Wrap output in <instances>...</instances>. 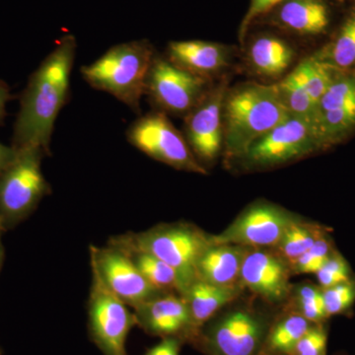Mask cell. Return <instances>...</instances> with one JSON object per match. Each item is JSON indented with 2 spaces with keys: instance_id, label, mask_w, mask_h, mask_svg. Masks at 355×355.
<instances>
[{
  "instance_id": "15",
  "label": "cell",
  "mask_w": 355,
  "mask_h": 355,
  "mask_svg": "<svg viewBox=\"0 0 355 355\" xmlns=\"http://www.w3.org/2000/svg\"><path fill=\"white\" fill-rule=\"evenodd\" d=\"M137 326L161 338H181L193 343L197 336L190 309L181 294L167 293L133 309Z\"/></svg>"
},
{
  "instance_id": "26",
  "label": "cell",
  "mask_w": 355,
  "mask_h": 355,
  "mask_svg": "<svg viewBox=\"0 0 355 355\" xmlns=\"http://www.w3.org/2000/svg\"><path fill=\"white\" fill-rule=\"evenodd\" d=\"M280 98L289 113L303 118L314 119L317 106L308 94L304 86L293 73L284 77L280 83L275 84Z\"/></svg>"
},
{
  "instance_id": "8",
  "label": "cell",
  "mask_w": 355,
  "mask_h": 355,
  "mask_svg": "<svg viewBox=\"0 0 355 355\" xmlns=\"http://www.w3.org/2000/svg\"><path fill=\"white\" fill-rule=\"evenodd\" d=\"M324 149L327 147L312 119L291 114L254 141L240 158L251 167L268 168L286 164Z\"/></svg>"
},
{
  "instance_id": "32",
  "label": "cell",
  "mask_w": 355,
  "mask_h": 355,
  "mask_svg": "<svg viewBox=\"0 0 355 355\" xmlns=\"http://www.w3.org/2000/svg\"><path fill=\"white\" fill-rule=\"evenodd\" d=\"M286 0H251L249 8L240 27V41H243L246 37L250 26L257 18L270 12L275 7L280 6Z\"/></svg>"
},
{
  "instance_id": "30",
  "label": "cell",
  "mask_w": 355,
  "mask_h": 355,
  "mask_svg": "<svg viewBox=\"0 0 355 355\" xmlns=\"http://www.w3.org/2000/svg\"><path fill=\"white\" fill-rule=\"evenodd\" d=\"M315 275L319 282V286L323 289L336 286L355 277L349 261L343 258V254L338 250L331 254L330 258Z\"/></svg>"
},
{
  "instance_id": "24",
  "label": "cell",
  "mask_w": 355,
  "mask_h": 355,
  "mask_svg": "<svg viewBox=\"0 0 355 355\" xmlns=\"http://www.w3.org/2000/svg\"><path fill=\"white\" fill-rule=\"evenodd\" d=\"M121 250L130 254L139 272L157 291L163 293H178L182 295L183 286L174 268L153 254L132 250Z\"/></svg>"
},
{
  "instance_id": "5",
  "label": "cell",
  "mask_w": 355,
  "mask_h": 355,
  "mask_svg": "<svg viewBox=\"0 0 355 355\" xmlns=\"http://www.w3.org/2000/svg\"><path fill=\"white\" fill-rule=\"evenodd\" d=\"M275 321L253 308L233 307L203 324L193 343L205 355H263Z\"/></svg>"
},
{
  "instance_id": "34",
  "label": "cell",
  "mask_w": 355,
  "mask_h": 355,
  "mask_svg": "<svg viewBox=\"0 0 355 355\" xmlns=\"http://www.w3.org/2000/svg\"><path fill=\"white\" fill-rule=\"evenodd\" d=\"M11 95L10 87L6 81L0 79V125H3L6 118V106L10 100L13 99Z\"/></svg>"
},
{
  "instance_id": "9",
  "label": "cell",
  "mask_w": 355,
  "mask_h": 355,
  "mask_svg": "<svg viewBox=\"0 0 355 355\" xmlns=\"http://www.w3.org/2000/svg\"><path fill=\"white\" fill-rule=\"evenodd\" d=\"M210 88L209 79L180 69L155 55L147 76L146 95L155 111L187 116Z\"/></svg>"
},
{
  "instance_id": "29",
  "label": "cell",
  "mask_w": 355,
  "mask_h": 355,
  "mask_svg": "<svg viewBox=\"0 0 355 355\" xmlns=\"http://www.w3.org/2000/svg\"><path fill=\"white\" fill-rule=\"evenodd\" d=\"M330 233L318 240L311 249L303 254L291 266L294 275H315L336 251Z\"/></svg>"
},
{
  "instance_id": "28",
  "label": "cell",
  "mask_w": 355,
  "mask_h": 355,
  "mask_svg": "<svg viewBox=\"0 0 355 355\" xmlns=\"http://www.w3.org/2000/svg\"><path fill=\"white\" fill-rule=\"evenodd\" d=\"M323 295L324 308L329 318L352 316L355 304V277L323 289Z\"/></svg>"
},
{
  "instance_id": "19",
  "label": "cell",
  "mask_w": 355,
  "mask_h": 355,
  "mask_svg": "<svg viewBox=\"0 0 355 355\" xmlns=\"http://www.w3.org/2000/svg\"><path fill=\"white\" fill-rule=\"evenodd\" d=\"M277 22L300 35H319L330 23L328 7L323 0H286L280 4Z\"/></svg>"
},
{
  "instance_id": "31",
  "label": "cell",
  "mask_w": 355,
  "mask_h": 355,
  "mask_svg": "<svg viewBox=\"0 0 355 355\" xmlns=\"http://www.w3.org/2000/svg\"><path fill=\"white\" fill-rule=\"evenodd\" d=\"M328 335L327 323L313 324L288 355H327Z\"/></svg>"
},
{
  "instance_id": "7",
  "label": "cell",
  "mask_w": 355,
  "mask_h": 355,
  "mask_svg": "<svg viewBox=\"0 0 355 355\" xmlns=\"http://www.w3.org/2000/svg\"><path fill=\"white\" fill-rule=\"evenodd\" d=\"M127 139L132 146L159 162L180 171L207 174L183 133L162 112H150L133 121L128 128Z\"/></svg>"
},
{
  "instance_id": "10",
  "label": "cell",
  "mask_w": 355,
  "mask_h": 355,
  "mask_svg": "<svg viewBox=\"0 0 355 355\" xmlns=\"http://www.w3.org/2000/svg\"><path fill=\"white\" fill-rule=\"evenodd\" d=\"M88 320L91 336L104 355H127L125 343L130 330L137 326V318L93 270Z\"/></svg>"
},
{
  "instance_id": "12",
  "label": "cell",
  "mask_w": 355,
  "mask_h": 355,
  "mask_svg": "<svg viewBox=\"0 0 355 355\" xmlns=\"http://www.w3.org/2000/svg\"><path fill=\"white\" fill-rule=\"evenodd\" d=\"M91 270L114 296L130 308L163 295L147 282L127 252L109 244L90 247Z\"/></svg>"
},
{
  "instance_id": "17",
  "label": "cell",
  "mask_w": 355,
  "mask_h": 355,
  "mask_svg": "<svg viewBox=\"0 0 355 355\" xmlns=\"http://www.w3.org/2000/svg\"><path fill=\"white\" fill-rule=\"evenodd\" d=\"M250 248L229 244H210L197 268V279L218 286H238L245 254Z\"/></svg>"
},
{
  "instance_id": "14",
  "label": "cell",
  "mask_w": 355,
  "mask_h": 355,
  "mask_svg": "<svg viewBox=\"0 0 355 355\" xmlns=\"http://www.w3.org/2000/svg\"><path fill=\"white\" fill-rule=\"evenodd\" d=\"M291 268L279 254L266 249H248L240 284L272 304H279L291 292Z\"/></svg>"
},
{
  "instance_id": "6",
  "label": "cell",
  "mask_w": 355,
  "mask_h": 355,
  "mask_svg": "<svg viewBox=\"0 0 355 355\" xmlns=\"http://www.w3.org/2000/svg\"><path fill=\"white\" fill-rule=\"evenodd\" d=\"M46 154L40 147L17 150L15 158L0 174V227L9 230L27 218L51 193L42 172Z\"/></svg>"
},
{
  "instance_id": "16",
  "label": "cell",
  "mask_w": 355,
  "mask_h": 355,
  "mask_svg": "<svg viewBox=\"0 0 355 355\" xmlns=\"http://www.w3.org/2000/svg\"><path fill=\"white\" fill-rule=\"evenodd\" d=\"M166 58L180 69L209 79L228 64L229 51L210 42H171Z\"/></svg>"
},
{
  "instance_id": "1",
  "label": "cell",
  "mask_w": 355,
  "mask_h": 355,
  "mask_svg": "<svg viewBox=\"0 0 355 355\" xmlns=\"http://www.w3.org/2000/svg\"><path fill=\"white\" fill-rule=\"evenodd\" d=\"M76 50V38L65 35L30 76L14 123L11 146L15 150L40 147L50 154L55 121L69 102Z\"/></svg>"
},
{
  "instance_id": "2",
  "label": "cell",
  "mask_w": 355,
  "mask_h": 355,
  "mask_svg": "<svg viewBox=\"0 0 355 355\" xmlns=\"http://www.w3.org/2000/svg\"><path fill=\"white\" fill-rule=\"evenodd\" d=\"M289 114L275 84L249 83L227 91L222 119L228 157H241L254 141Z\"/></svg>"
},
{
  "instance_id": "23",
  "label": "cell",
  "mask_w": 355,
  "mask_h": 355,
  "mask_svg": "<svg viewBox=\"0 0 355 355\" xmlns=\"http://www.w3.org/2000/svg\"><path fill=\"white\" fill-rule=\"evenodd\" d=\"M313 323L293 312L273 322L263 355H288Z\"/></svg>"
},
{
  "instance_id": "18",
  "label": "cell",
  "mask_w": 355,
  "mask_h": 355,
  "mask_svg": "<svg viewBox=\"0 0 355 355\" xmlns=\"http://www.w3.org/2000/svg\"><path fill=\"white\" fill-rule=\"evenodd\" d=\"M239 294L238 286H218L196 279L182 296L190 309L197 334L203 324L231 304Z\"/></svg>"
},
{
  "instance_id": "22",
  "label": "cell",
  "mask_w": 355,
  "mask_h": 355,
  "mask_svg": "<svg viewBox=\"0 0 355 355\" xmlns=\"http://www.w3.org/2000/svg\"><path fill=\"white\" fill-rule=\"evenodd\" d=\"M331 232V228L314 222L300 221L296 219L287 228L284 237L277 245L280 257L291 266L305 254L313 245L324 235Z\"/></svg>"
},
{
  "instance_id": "36",
  "label": "cell",
  "mask_w": 355,
  "mask_h": 355,
  "mask_svg": "<svg viewBox=\"0 0 355 355\" xmlns=\"http://www.w3.org/2000/svg\"><path fill=\"white\" fill-rule=\"evenodd\" d=\"M3 230L0 227V268H1L2 261H3V246H2L1 235Z\"/></svg>"
},
{
  "instance_id": "21",
  "label": "cell",
  "mask_w": 355,
  "mask_h": 355,
  "mask_svg": "<svg viewBox=\"0 0 355 355\" xmlns=\"http://www.w3.org/2000/svg\"><path fill=\"white\" fill-rule=\"evenodd\" d=\"M313 57L336 71L355 69V12L345 19L333 41Z\"/></svg>"
},
{
  "instance_id": "3",
  "label": "cell",
  "mask_w": 355,
  "mask_h": 355,
  "mask_svg": "<svg viewBox=\"0 0 355 355\" xmlns=\"http://www.w3.org/2000/svg\"><path fill=\"white\" fill-rule=\"evenodd\" d=\"M155 55L146 40L116 44L92 64L81 67V74L91 87L109 93L139 114Z\"/></svg>"
},
{
  "instance_id": "27",
  "label": "cell",
  "mask_w": 355,
  "mask_h": 355,
  "mask_svg": "<svg viewBox=\"0 0 355 355\" xmlns=\"http://www.w3.org/2000/svg\"><path fill=\"white\" fill-rule=\"evenodd\" d=\"M294 312L304 317L313 324L327 323L330 318L324 308L323 289L313 284L299 287L296 291Z\"/></svg>"
},
{
  "instance_id": "4",
  "label": "cell",
  "mask_w": 355,
  "mask_h": 355,
  "mask_svg": "<svg viewBox=\"0 0 355 355\" xmlns=\"http://www.w3.org/2000/svg\"><path fill=\"white\" fill-rule=\"evenodd\" d=\"M109 244L121 249L150 254L174 268L183 293L197 279L198 261L211 244L210 235L193 224H160L139 233L112 238ZM182 293V294H183Z\"/></svg>"
},
{
  "instance_id": "20",
  "label": "cell",
  "mask_w": 355,
  "mask_h": 355,
  "mask_svg": "<svg viewBox=\"0 0 355 355\" xmlns=\"http://www.w3.org/2000/svg\"><path fill=\"white\" fill-rule=\"evenodd\" d=\"M293 49L277 37L261 36L254 40L248 51V60L260 76H282L291 67L294 58Z\"/></svg>"
},
{
  "instance_id": "33",
  "label": "cell",
  "mask_w": 355,
  "mask_h": 355,
  "mask_svg": "<svg viewBox=\"0 0 355 355\" xmlns=\"http://www.w3.org/2000/svg\"><path fill=\"white\" fill-rule=\"evenodd\" d=\"M183 343L184 340L181 338H174V336L163 338L160 343L147 350L144 355H180Z\"/></svg>"
},
{
  "instance_id": "11",
  "label": "cell",
  "mask_w": 355,
  "mask_h": 355,
  "mask_svg": "<svg viewBox=\"0 0 355 355\" xmlns=\"http://www.w3.org/2000/svg\"><path fill=\"white\" fill-rule=\"evenodd\" d=\"M296 217L279 205L257 202L250 205L220 234L210 236L212 244L237 245L268 249L279 244Z\"/></svg>"
},
{
  "instance_id": "25",
  "label": "cell",
  "mask_w": 355,
  "mask_h": 355,
  "mask_svg": "<svg viewBox=\"0 0 355 355\" xmlns=\"http://www.w3.org/2000/svg\"><path fill=\"white\" fill-rule=\"evenodd\" d=\"M336 72V70L322 64L312 55L302 60L292 73L297 77L298 80L304 86L308 94L318 106V103L331 85Z\"/></svg>"
},
{
  "instance_id": "13",
  "label": "cell",
  "mask_w": 355,
  "mask_h": 355,
  "mask_svg": "<svg viewBox=\"0 0 355 355\" xmlns=\"http://www.w3.org/2000/svg\"><path fill=\"white\" fill-rule=\"evenodd\" d=\"M226 93V81L210 87L197 106L184 116V135L200 162H211L220 153Z\"/></svg>"
},
{
  "instance_id": "35",
  "label": "cell",
  "mask_w": 355,
  "mask_h": 355,
  "mask_svg": "<svg viewBox=\"0 0 355 355\" xmlns=\"http://www.w3.org/2000/svg\"><path fill=\"white\" fill-rule=\"evenodd\" d=\"M16 154H17V150H15L12 146H4L0 142V174L15 158Z\"/></svg>"
}]
</instances>
